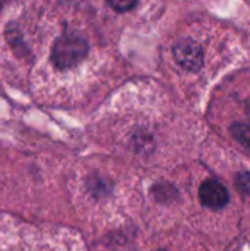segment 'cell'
<instances>
[{"label":"cell","instance_id":"1","mask_svg":"<svg viewBox=\"0 0 250 251\" xmlns=\"http://www.w3.org/2000/svg\"><path fill=\"white\" fill-rule=\"evenodd\" d=\"M88 46L78 35L60 37L52 49V62L59 69H68L78 65L87 54Z\"/></svg>","mask_w":250,"mask_h":251},{"label":"cell","instance_id":"2","mask_svg":"<svg viewBox=\"0 0 250 251\" xmlns=\"http://www.w3.org/2000/svg\"><path fill=\"white\" fill-rule=\"evenodd\" d=\"M199 197L203 206L214 209V210L224 209L230 200V194L227 188L217 179H206L200 185Z\"/></svg>","mask_w":250,"mask_h":251},{"label":"cell","instance_id":"3","mask_svg":"<svg viewBox=\"0 0 250 251\" xmlns=\"http://www.w3.org/2000/svg\"><path fill=\"white\" fill-rule=\"evenodd\" d=\"M174 56L177 62L187 71H199L202 68V49L193 40H181L174 47Z\"/></svg>","mask_w":250,"mask_h":251},{"label":"cell","instance_id":"4","mask_svg":"<svg viewBox=\"0 0 250 251\" xmlns=\"http://www.w3.org/2000/svg\"><path fill=\"white\" fill-rule=\"evenodd\" d=\"M231 132H233L234 138L240 144H243L245 147L250 149V125H246V124H236V125H233Z\"/></svg>","mask_w":250,"mask_h":251},{"label":"cell","instance_id":"5","mask_svg":"<svg viewBox=\"0 0 250 251\" xmlns=\"http://www.w3.org/2000/svg\"><path fill=\"white\" fill-rule=\"evenodd\" d=\"M236 185L239 187V190L242 193H245L246 196H250V174H240L237 176Z\"/></svg>","mask_w":250,"mask_h":251},{"label":"cell","instance_id":"6","mask_svg":"<svg viewBox=\"0 0 250 251\" xmlns=\"http://www.w3.org/2000/svg\"><path fill=\"white\" fill-rule=\"evenodd\" d=\"M109 4H111L113 9L119 10V12H125V10L133 9L137 3H136V1H128V0H119V1H111Z\"/></svg>","mask_w":250,"mask_h":251},{"label":"cell","instance_id":"7","mask_svg":"<svg viewBox=\"0 0 250 251\" xmlns=\"http://www.w3.org/2000/svg\"><path fill=\"white\" fill-rule=\"evenodd\" d=\"M1 7H3V3H0V9H1Z\"/></svg>","mask_w":250,"mask_h":251}]
</instances>
